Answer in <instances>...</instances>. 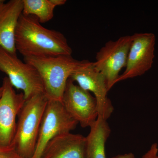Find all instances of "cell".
I'll return each mask as SVG.
<instances>
[{"label": "cell", "instance_id": "obj_1", "mask_svg": "<svg viewBox=\"0 0 158 158\" xmlns=\"http://www.w3.org/2000/svg\"><path fill=\"white\" fill-rule=\"evenodd\" d=\"M16 51L24 57L71 56L72 50L61 32L43 27L32 15H21L15 34Z\"/></svg>", "mask_w": 158, "mask_h": 158}, {"label": "cell", "instance_id": "obj_2", "mask_svg": "<svg viewBox=\"0 0 158 158\" xmlns=\"http://www.w3.org/2000/svg\"><path fill=\"white\" fill-rule=\"evenodd\" d=\"M24 61L33 65L39 73L48 100L62 102L67 81L81 61L71 56L46 57H24Z\"/></svg>", "mask_w": 158, "mask_h": 158}, {"label": "cell", "instance_id": "obj_3", "mask_svg": "<svg viewBox=\"0 0 158 158\" xmlns=\"http://www.w3.org/2000/svg\"><path fill=\"white\" fill-rule=\"evenodd\" d=\"M48 99L40 94L26 100L19 114L12 145L23 158L34 155Z\"/></svg>", "mask_w": 158, "mask_h": 158}, {"label": "cell", "instance_id": "obj_4", "mask_svg": "<svg viewBox=\"0 0 158 158\" xmlns=\"http://www.w3.org/2000/svg\"><path fill=\"white\" fill-rule=\"evenodd\" d=\"M0 71L6 74L14 88L22 90L26 100L44 94L42 80L36 68L22 61L17 54L11 53L1 47Z\"/></svg>", "mask_w": 158, "mask_h": 158}, {"label": "cell", "instance_id": "obj_5", "mask_svg": "<svg viewBox=\"0 0 158 158\" xmlns=\"http://www.w3.org/2000/svg\"><path fill=\"white\" fill-rule=\"evenodd\" d=\"M132 40V37L129 35L110 40L97 53L94 66L106 80L109 90L116 84L122 69L125 68Z\"/></svg>", "mask_w": 158, "mask_h": 158}, {"label": "cell", "instance_id": "obj_6", "mask_svg": "<svg viewBox=\"0 0 158 158\" xmlns=\"http://www.w3.org/2000/svg\"><path fill=\"white\" fill-rule=\"evenodd\" d=\"M78 124L66 112L62 102L48 100L31 158H41L47 145L54 137L62 133L70 132Z\"/></svg>", "mask_w": 158, "mask_h": 158}, {"label": "cell", "instance_id": "obj_7", "mask_svg": "<svg viewBox=\"0 0 158 158\" xmlns=\"http://www.w3.org/2000/svg\"><path fill=\"white\" fill-rule=\"evenodd\" d=\"M81 88L94 94L97 103L98 116L107 120L114 108L108 98L107 83L104 76L95 67L94 62L82 60L70 77Z\"/></svg>", "mask_w": 158, "mask_h": 158}, {"label": "cell", "instance_id": "obj_8", "mask_svg": "<svg viewBox=\"0 0 158 158\" xmlns=\"http://www.w3.org/2000/svg\"><path fill=\"white\" fill-rule=\"evenodd\" d=\"M67 81L62 103L67 113L82 127H90L98 118L96 98L90 92Z\"/></svg>", "mask_w": 158, "mask_h": 158}, {"label": "cell", "instance_id": "obj_9", "mask_svg": "<svg viewBox=\"0 0 158 158\" xmlns=\"http://www.w3.org/2000/svg\"><path fill=\"white\" fill-rule=\"evenodd\" d=\"M0 98V147L12 145L16 132V118L26 101L23 92L17 93L7 77L3 79Z\"/></svg>", "mask_w": 158, "mask_h": 158}, {"label": "cell", "instance_id": "obj_10", "mask_svg": "<svg viewBox=\"0 0 158 158\" xmlns=\"http://www.w3.org/2000/svg\"><path fill=\"white\" fill-rule=\"evenodd\" d=\"M128 55L124 72L120 75L116 83L141 76L152 67L154 59L156 37L152 33H136Z\"/></svg>", "mask_w": 158, "mask_h": 158}, {"label": "cell", "instance_id": "obj_11", "mask_svg": "<svg viewBox=\"0 0 158 158\" xmlns=\"http://www.w3.org/2000/svg\"><path fill=\"white\" fill-rule=\"evenodd\" d=\"M23 11V0L0 2V47L16 54L15 34Z\"/></svg>", "mask_w": 158, "mask_h": 158}, {"label": "cell", "instance_id": "obj_12", "mask_svg": "<svg viewBox=\"0 0 158 158\" xmlns=\"http://www.w3.org/2000/svg\"><path fill=\"white\" fill-rule=\"evenodd\" d=\"M86 138L80 134L62 133L47 145L41 158H86Z\"/></svg>", "mask_w": 158, "mask_h": 158}, {"label": "cell", "instance_id": "obj_13", "mask_svg": "<svg viewBox=\"0 0 158 158\" xmlns=\"http://www.w3.org/2000/svg\"><path fill=\"white\" fill-rule=\"evenodd\" d=\"M86 138V158H106V144L111 129L107 120L98 116Z\"/></svg>", "mask_w": 158, "mask_h": 158}, {"label": "cell", "instance_id": "obj_14", "mask_svg": "<svg viewBox=\"0 0 158 158\" xmlns=\"http://www.w3.org/2000/svg\"><path fill=\"white\" fill-rule=\"evenodd\" d=\"M22 14L37 18L40 23L51 20L54 16L55 6L51 0H23Z\"/></svg>", "mask_w": 158, "mask_h": 158}, {"label": "cell", "instance_id": "obj_15", "mask_svg": "<svg viewBox=\"0 0 158 158\" xmlns=\"http://www.w3.org/2000/svg\"><path fill=\"white\" fill-rule=\"evenodd\" d=\"M0 158H23L13 145L0 147Z\"/></svg>", "mask_w": 158, "mask_h": 158}, {"label": "cell", "instance_id": "obj_16", "mask_svg": "<svg viewBox=\"0 0 158 158\" xmlns=\"http://www.w3.org/2000/svg\"><path fill=\"white\" fill-rule=\"evenodd\" d=\"M141 158H158V145L154 143L151 146L149 150L142 156Z\"/></svg>", "mask_w": 158, "mask_h": 158}, {"label": "cell", "instance_id": "obj_17", "mask_svg": "<svg viewBox=\"0 0 158 158\" xmlns=\"http://www.w3.org/2000/svg\"><path fill=\"white\" fill-rule=\"evenodd\" d=\"M112 158H135V155L132 153H128L124 154L118 155Z\"/></svg>", "mask_w": 158, "mask_h": 158}, {"label": "cell", "instance_id": "obj_18", "mask_svg": "<svg viewBox=\"0 0 158 158\" xmlns=\"http://www.w3.org/2000/svg\"><path fill=\"white\" fill-rule=\"evenodd\" d=\"M51 2L56 7L65 5L67 1L66 0H51Z\"/></svg>", "mask_w": 158, "mask_h": 158}, {"label": "cell", "instance_id": "obj_19", "mask_svg": "<svg viewBox=\"0 0 158 158\" xmlns=\"http://www.w3.org/2000/svg\"><path fill=\"white\" fill-rule=\"evenodd\" d=\"M3 92V88L2 86L0 87V98H1V97L2 96Z\"/></svg>", "mask_w": 158, "mask_h": 158}, {"label": "cell", "instance_id": "obj_20", "mask_svg": "<svg viewBox=\"0 0 158 158\" xmlns=\"http://www.w3.org/2000/svg\"><path fill=\"white\" fill-rule=\"evenodd\" d=\"M1 0H0V2H1Z\"/></svg>", "mask_w": 158, "mask_h": 158}]
</instances>
